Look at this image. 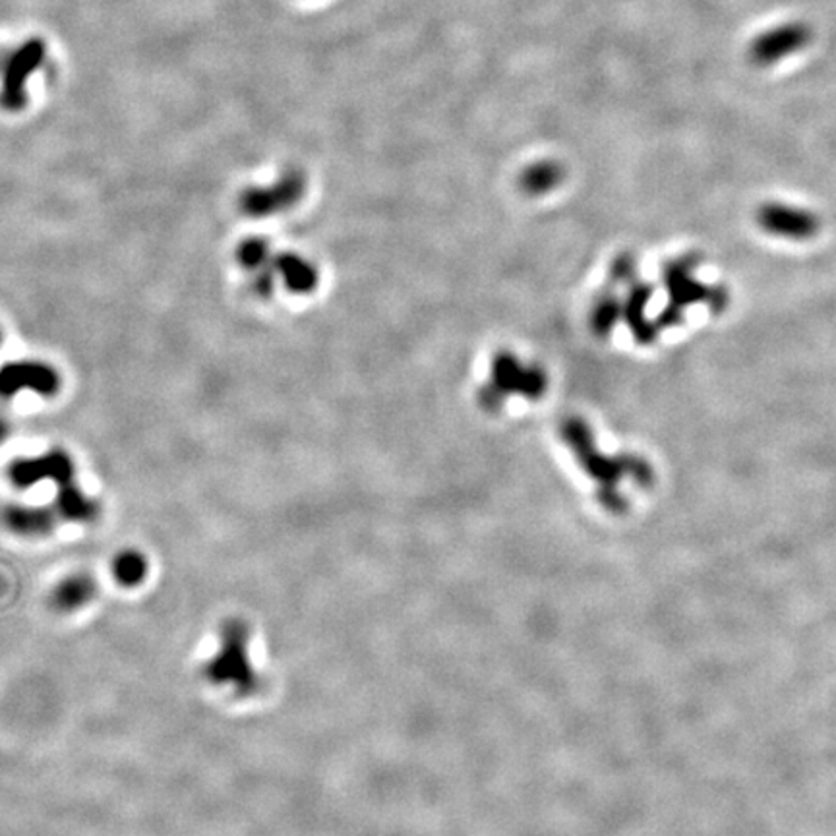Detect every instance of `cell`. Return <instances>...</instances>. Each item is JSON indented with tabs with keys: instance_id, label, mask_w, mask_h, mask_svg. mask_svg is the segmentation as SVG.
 <instances>
[{
	"instance_id": "obj_6",
	"label": "cell",
	"mask_w": 836,
	"mask_h": 836,
	"mask_svg": "<svg viewBox=\"0 0 836 836\" xmlns=\"http://www.w3.org/2000/svg\"><path fill=\"white\" fill-rule=\"evenodd\" d=\"M809 39H812V31L804 23L788 22L776 26L755 39L754 59L762 67L775 64L804 51Z\"/></svg>"
},
{
	"instance_id": "obj_9",
	"label": "cell",
	"mask_w": 836,
	"mask_h": 836,
	"mask_svg": "<svg viewBox=\"0 0 836 836\" xmlns=\"http://www.w3.org/2000/svg\"><path fill=\"white\" fill-rule=\"evenodd\" d=\"M273 265H275V273L283 281L286 291H291V293L306 294L314 291V286L318 285V273L314 265L299 254L281 252L278 256H273Z\"/></svg>"
},
{
	"instance_id": "obj_4",
	"label": "cell",
	"mask_w": 836,
	"mask_h": 836,
	"mask_svg": "<svg viewBox=\"0 0 836 836\" xmlns=\"http://www.w3.org/2000/svg\"><path fill=\"white\" fill-rule=\"evenodd\" d=\"M61 390V376L51 364L41 361H12L0 366V397L31 392L53 397Z\"/></svg>"
},
{
	"instance_id": "obj_13",
	"label": "cell",
	"mask_w": 836,
	"mask_h": 836,
	"mask_svg": "<svg viewBox=\"0 0 836 836\" xmlns=\"http://www.w3.org/2000/svg\"><path fill=\"white\" fill-rule=\"evenodd\" d=\"M7 436H8V424L7 422L2 421V419H0V444H2L4 440H7Z\"/></svg>"
},
{
	"instance_id": "obj_12",
	"label": "cell",
	"mask_w": 836,
	"mask_h": 836,
	"mask_svg": "<svg viewBox=\"0 0 836 836\" xmlns=\"http://www.w3.org/2000/svg\"><path fill=\"white\" fill-rule=\"evenodd\" d=\"M148 560L134 548L119 552L113 560L114 580L122 587H138L148 577Z\"/></svg>"
},
{
	"instance_id": "obj_11",
	"label": "cell",
	"mask_w": 836,
	"mask_h": 836,
	"mask_svg": "<svg viewBox=\"0 0 836 836\" xmlns=\"http://www.w3.org/2000/svg\"><path fill=\"white\" fill-rule=\"evenodd\" d=\"M236 260H239L242 270L254 273V278L275 272L270 242L262 239V236H249V239H244L239 244V249H236Z\"/></svg>"
},
{
	"instance_id": "obj_8",
	"label": "cell",
	"mask_w": 836,
	"mask_h": 836,
	"mask_svg": "<svg viewBox=\"0 0 836 836\" xmlns=\"http://www.w3.org/2000/svg\"><path fill=\"white\" fill-rule=\"evenodd\" d=\"M54 512L62 520L70 523H90L98 520L99 504L93 497L88 496L75 481L57 486L54 497Z\"/></svg>"
},
{
	"instance_id": "obj_3",
	"label": "cell",
	"mask_w": 836,
	"mask_h": 836,
	"mask_svg": "<svg viewBox=\"0 0 836 836\" xmlns=\"http://www.w3.org/2000/svg\"><path fill=\"white\" fill-rule=\"evenodd\" d=\"M304 181L299 173H285L268 187H250L241 194V210L246 218L268 219L299 204Z\"/></svg>"
},
{
	"instance_id": "obj_10",
	"label": "cell",
	"mask_w": 836,
	"mask_h": 836,
	"mask_svg": "<svg viewBox=\"0 0 836 836\" xmlns=\"http://www.w3.org/2000/svg\"><path fill=\"white\" fill-rule=\"evenodd\" d=\"M98 593V583L88 573L69 575L54 587L53 604L62 612H74L91 603Z\"/></svg>"
},
{
	"instance_id": "obj_1",
	"label": "cell",
	"mask_w": 836,
	"mask_h": 836,
	"mask_svg": "<svg viewBox=\"0 0 836 836\" xmlns=\"http://www.w3.org/2000/svg\"><path fill=\"white\" fill-rule=\"evenodd\" d=\"M250 627L239 618L226 620L219 629V648L204 664L210 684L229 687L234 694L252 695L260 687V676L250 658Z\"/></svg>"
},
{
	"instance_id": "obj_14",
	"label": "cell",
	"mask_w": 836,
	"mask_h": 836,
	"mask_svg": "<svg viewBox=\"0 0 836 836\" xmlns=\"http://www.w3.org/2000/svg\"><path fill=\"white\" fill-rule=\"evenodd\" d=\"M0 345H2V333H0Z\"/></svg>"
},
{
	"instance_id": "obj_5",
	"label": "cell",
	"mask_w": 836,
	"mask_h": 836,
	"mask_svg": "<svg viewBox=\"0 0 836 836\" xmlns=\"http://www.w3.org/2000/svg\"><path fill=\"white\" fill-rule=\"evenodd\" d=\"M74 461L62 450L43 453L39 457H22L14 460L8 467V479L16 488L28 490L38 486L43 481L61 486L74 481Z\"/></svg>"
},
{
	"instance_id": "obj_7",
	"label": "cell",
	"mask_w": 836,
	"mask_h": 836,
	"mask_svg": "<svg viewBox=\"0 0 836 836\" xmlns=\"http://www.w3.org/2000/svg\"><path fill=\"white\" fill-rule=\"evenodd\" d=\"M4 527L20 536L51 535L57 525V512L43 505L10 504L2 510Z\"/></svg>"
},
{
	"instance_id": "obj_2",
	"label": "cell",
	"mask_w": 836,
	"mask_h": 836,
	"mask_svg": "<svg viewBox=\"0 0 836 836\" xmlns=\"http://www.w3.org/2000/svg\"><path fill=\"white\" fill-rule=\"evenodd\" d=\"M47 61L41 39H28L14 49L0 47V107L8 113L22 111L28 103V82Z\"/></svg>"
}]
</instances>
